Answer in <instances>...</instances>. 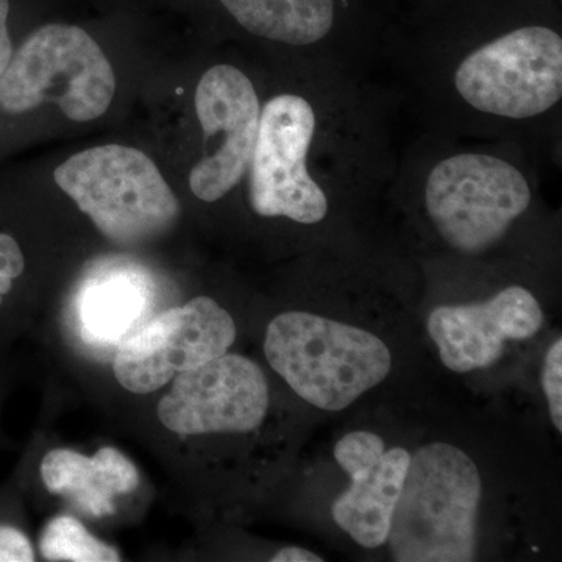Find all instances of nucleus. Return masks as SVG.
I'll return each instance as SVG.
<instances>
[{
    "label": "nucleus",
    "mask_w": 562,
    "mask_h": 562,
    "mask_svg": "<svg viewBox=\"0 0 562 562\" xmlns=\"http://www.w3.org/2000/svg\"><path fill=\"white\" fill-rule=\"evenodd\" d=\"M261 98L247 201L262 220L321 228L358 203L387 201L406 143L401 98L382 76L292 65ZM243 181V183H244Z\"/></svg>",
    "instance_id": "nucleus-1"
},
{
    "label": "nucleus",
    "mask_w": 562,
    "mask_h": 562,
    "mask_svg": "<svg viewBox=\"0 0 562 562\" xmlns=\"http://www.w3.org/2000/svg\"><path fill=\"white\" fill-rule=\"evenodd\" d=\"M542 165L514 140L413 128L390 202L412 211L443 249L482 258L538 210Z\"/></svg>",
    "instance_id": "nucleus-2"
},
{
    "label": "nucleus",
    "mask_w": 562,
    "mask_h": 562,
    "mask_svg": "<svg viewBox=\"0 0 562 562\" xmlns=\"http://www.w3.org/2000/svg\"><path fill=\"white\" fill-rule=\"evenodd\" d=\"M482 476L468 453L447 442L420 447L408 473L387 542L397 562H471Z\"/></svg>",
    "instance_id": "nucleus-3"
},
{
    "label": "nucleus",
    "mask_w": 562,
    "mask_h": 562,
    "mask_svg": "<svg viewBox=\"0 0 562 562\" xmlns=\"http://www.w3.org/2000/svg\"><path fill=\"white\" fill-rule=\"evenodd\" d=\"M265 353L291 390L324 412H342L392 369L390 347L372 333L319 314L288 312L269 324Z\"/></svg>",
    "instance_id": "nucleus-4"
},
{
    "label": "nucleus",
    "mask_w": 562,
    "mask_h": 562,
    "mask_svg": "<svg viewBox=\"0 0 562 562\" xmlns=\"http://www.w3.org/2000/svg\"><path fill=\"white\" fill-rule=\"evenodd\" d=\"M55 183L99 232L120 246H139L172 231L180 202L144 151L120 144L72 155L54 172Z\"/></svg>",
    "instance_id": "nucleus-5"
},
{
    "label": "nucleus",
    "mask_w": 562,
    "mask_h": 562,
    "mask_svg": "<svg viewBox=\"0 0 562 562\" xmlns=\"http://www.w3.org/2000/svg\"><path fill=\"white\" fill-rule=\"evenodd\" d=\"M116 92L113 66L83 29L49 24L22 43L0 76V109L21 114L57 103L70 121L103 116Z\"/></svg>",
    "instance_id": "nucleus-6"
},
{
    "label": "nucleus",
    "mask_w": 562,
    "mask_h": 562,
    "mask_svg": "<svg viewBox=\"0 0 562 562\" xmlns=\"http://www.w3.org/2000/svg\"><path fill=\"white\" fill-rule=\"evenodd\" d=\"M254 38L276 44L292 65L382 76L383 38L347 20L344 0H220Z\"/></svg>",
    "instance_id": "nucleus-7"
},
{
    "label": "nucleus",
    "mask_w": 562,
    "mask_h": 562,
    "mask_svg": "<svg viewBox=\"0 0 562 562\" xmlns=\"http://www.w3.org/2000/svg\"><path fill=\"white\" fill-rule=\"evenodd\" d=\"M202 131V158L190 172L199 201L221 202L238 190L249 169L260 125L261 92L249 74L232 63L205 70L194 95Z\"/></svg>",
    "instance_id": "nucleus-8"
},
{
    "label": "nucleus",
    "mask_w": 562,
    "mask_h": 562,
    "mask_svg": "<svg viewBox=\"0 0 562 562\" xmlns=\"http://www.w3.org/2000/svg\"><path fill=\"white\" fill-rule=\"evenodd\" d=\"M235 339L231 314L201 295L161 313L125 339L114 357V376L133 394H150L176 373L227 353Z\"/></svg>",
    "instance_id": "nucleus-9"
},
{
    "label": "nucleus",
    "mask_w": 562,
    "mask_h": 562,
    "mask_svg": "<svg viewBox=\"0 0 562 562\" xmlns=\"http://www.w3.org/2000/svg\"><path fill=\"white\" fill-rule=\"evenodd\" d=\"M269 409V384L260 366L222 355L180 372L158 403L166 428L184 436L257 430Z\"/></svg>",
    "instance_id": "nucleus-10"
},
{
    "label": "nucleus",
    "mask_w": 562,
    "mask_h": 562,
    "mask_svg": "<svg viewBox=\"0 0 562 562\" xmlns=\"http://www.w3.org/2000/svg\"><path fill=\"white\" fill-rule=\"evenodd\" d=\"M542 324L536 295L522 284H509L484 302L438 306L427 327L443 366L464 373L490 368L501 360L506 341L530 339Z\"/></svg>",
    "instance_id": "nucleus-11"
},
{
    "label": "nucleus",
    "mask_w": 562,
    "mask_h": 562,
    "mask_svg": "<svg viewBox=\"0 0 562 562\" xmlns=\"http://www.w3.org/2000/svg\"><path fill=\"white\" fill-rule=\"evenodd\" d=\"M41 480L52 494L65 495L94 517L116 513V495L139 486L135 464L114 447H102L94 457L69 449H55L41 461Z\"/></svg>",
    "instance_id": "nucleus-12"
},
{
    "label": "nucleus",
    "mask_w": 562,
    "mask_h": 562,
    "mask_svg": "<svg viewBox=\"0 0 562 562\" xmlns=\"http://www.w3.org/2000/svg\"><path fill=\"white\" fill-rule=\"evenodd\" d=\"M409 460L412 453L402 447L387 450L371 472L351 479L349 490L333 503V520L358 546L376 549L387 542Z\"/></svg>",
    "instance_id": "nucleus-13"
},
{
    "label": "nucleus",
    "mask_w": 562,
    "mask_h": 562,
    "mask_svg": "<svg viewBox=\"0 0 562 562\" xmlns=\"http://www.w3.org/2000/svg\"><path fill=\"white\" fill-rule=\"evenodd\" d=\"M144 297L138 284L124 279L106 280L85 294L80 306L85 331L98 341H120L139 321Z\"/></svg>",
    "instance_id": "nucleus-14"
},
{
    "label": "nucleus",
    "mask_w": 562,
    "mask_h": 562,
    "mask_svg": "<svg viewBox=\"0 0 562 562\" xmlns=\"http://www.w3.org/2000/svg\"><path fill=\"white\" fill-rule=\"evenodd\" d=\"M40 550L47 561L117 562L120 553L99 541L83 524L70 516L49 520L40 536Z\"/></svg>",
    "instance_id": "nucleus-15"
},
{
    "label": "nucleus",
    "mask_w": 562,
    "mask_h": 562,
    "mask_svg": "<svg viewBox=\"0 0 562 562\" xmlns=\"http://www.w3.org/2000/svg\"><path fill=\"white\" fill-rule=\"evenodd\" d=\"M384 441L372 431H351L344 435L333 450L335 460L351 479L371 472L382 460Z\"/></svg>",
    "instance_id": "nucleus-16"
},
{
    "label": "nucleus",
    "mask_w": 562,
    "mask_h": 562,
    "mask_svg": "<svg viewBox=\"0 0 562 562\" xmlns=\"http://www.w3.org/2000/svg\"><path fill=\"white\" fill-rule=\"evenodd\" d=\"M542 390L557 431L562 432V339L558 338L547 351L542 369Z\"/></svg>",
    "instance_id": "nucleus-17"
},
{
    "label": "nucleus",
    "mask_w": 562,
    "mask_h": 562,
    "mask_svg": "<svg viewBox=\"0 0 562 562\" xmlns=\"http://www.w3.org/2000/svg\"><path fill=\"white\" fill-rule=\"evenodd\" d=\"M35 552L31 539L11 524H0V562H32Z\"/></svg>",
    "instance_id": "nucleus-18"
},
{
    "label": "nucleus",
    "mask_w": 562,
    "mask_h": 562,
    "mask_svg": "<svg viewBox=\"0 0 562 562\" xmlns=\"http://www.w3.org/2000/svg\"><path fill=\"white\" fill-rule=\"evenodd\" d=\"M10 2L0 0V76L7 69L13 57V44H11L7 20H9Z\"/></svg>",
    "instance_id": "nucleus-19"
},
{
    "label": "nucleus",
    "mask_w": 562,
    "mask_h": 562,
    "mask_svg": "<svg viewBox=\"0 0 562 562\" xmlns=\"http://www.w3.org/2000/svg\"><path fill=\"white\" fill-rule=\"evenodd\" d=\"M272 562H322L319 554L301 549V547H284L272 557Z\"/></svg>",
    "instance_id": "nucleus-20"
}]
</instances>
